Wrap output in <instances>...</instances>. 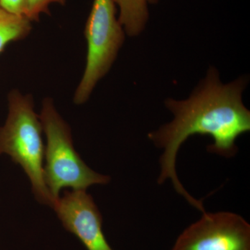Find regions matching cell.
<instances>
[{
	"label": "cell",
	"instance_id": "obj_1",
	"mask_svg": "<svg viewBox=\"0 0 250 250\" xmlns=\"http://www.w3.org/2000/svg\"><path fill=\"white\" fill-rule=\"evenodd\" d=\"M247 83V79L241 77L224 84L218 72L210 67L190 98L166 100V107L172 112L173 120L148 134L154 146L162 150L158 184L170 181L176 192L200 211L205 210L203 203L188 192L177 176V153L190 136L200 134L213 140L207 147L208 152L225 158L236 155L237 139L250 130V111L242 100Z\"/></svg>",
	"mask_w": 250,
	"mask_h": 250
},
{
	"label": "cell",
	"instance_id": "obj_2",
	"mask_svg": "<svg viewBox=\"0 0 250 250\" xmlns=\"http://www.w3.org/2000/svg\"><path fill=\"white\" fill-rule=\"evenodd\" d=\"M8 103L7 118L0 126V154H8L22 167L36 200L53 208L54 201L44 179L43 129L34 111L32 95L12 90L8 95Z\"/></svg>",
	"mask_w": 250,
	"mask_h": 250
},
{
	"label": "cell",
	"instance_id": "obj_3",
	"mask_svg": "<svg viewBox=\"0 0 250 250\" xmlns=\"http://www.w3.org/2000/svg\"><path fill=\"white\" fill-rule=\"evenodd\" d=\"M39 118L46 137L44 179L54 204L65 188L85 190L90 186L110 182L108 176L95 172L81 159L74 147L71 129L52 98L44 99Z\"/></svg>",
	"mask_w": 250,
	"mask_h": 250
},
{
	"label": "cell",
	"instance_id": "obj_4",
	"mask_svg": "<svg viewBox=\"0 0 250 250\" xmlns=\"http://www.w3.org/2000/svg\"><path fill=\"white\" fill-rule=\"evenodd\" d=\"M125 30L116 18L113 0H93L84 29L86 62L74 93L75 104L86 103L99 81L109 71L125 41Z\"/></svg>",
	"mask_w": 250,
	"mask_h": 250
},
{
	"label": "cell",
	"instance_id": "obj_5",
	"mask_svg": "<svg viewBox=\"0 0 250 250\" xmlns=\"http://www.w3.org/2000/svg\"><path fill=\"white\" fill-rule=\"evenodd\" d=\"M171 250H250V225L232 212H204L184 229Z\"/></svg>",
	"mask_w": 250,
	"mask_h": 250
},
{
	"label": "cell",
	"instance_id": "obj_6",
	"mask_svg": "<svg viewBox=\"0 0 250 250\" xmlns=\"http://www.w3.org/2000/svg\"><path fill=\"white\" fill-rule=\"evenodd\" d=\"M53 208L64 228L76 236L87 250H113L104 234L101 213L85 190H65Z\"/></svg>",
	"mask_w": 250,
	"mask_h": 250
},
{
	"label": "cell",
	"instance_id": "obj_7",
	"mask_svg": "<svg viewBox=\"0 0 250 250\" xmlns=\"http://www.w3.org/2000/svg\"><path fill=\"white\" fill-rule=\"evenodd\" d=\"M120 8L118 20L125 32L136 36L142 32L147 22L149 13L146 0H113Z\"/></svg>",
	"mask_w": 250,
	"mask_h": 250
},
{
	"label": "cell",
	"instance_id": "obj_8",
	"mask_svg": "<svg viewBox=\"0 0 250 250\" xmlns=\"http://www.w3.org/2000/svg\"><path fill=\"white\" fill-rule=\"evenodd\" d=\"M31 29V22L27 18L14 16L0 8V54L9 44L27 38Z\"/></svg>",
	"mask_w": 250,
	"mask_h": 250
},
{
	"label": "cell",
	"instance_id": "obj_9",
	"mask_svg": "<svg viewBox=\"0 0 250 250\" xmlns=\"http://www.w3.org/2000/svg\"><path fill=\"white\" fill-rule=\"evenodd\" d=\"M66 0H27L25 17L31 22L39 21L41 14H47L49 5L57 3L64 5Z\"/></svg>",
	"mask_w": 250,
	"mask_h": 250
},
{
	"label": "cell",
	"instance_id": "obj_10",
	"mask_svg": "<svg viewBox=\"0 0 250 250\" xmlns=\"http://www.w3.org/2000/svg\"><path fill=\"white\" fill-rule=\"evenodd\" d=\"M0 8L14 16H24L27 0H0Z\"/></svg>",
	"mask_w": 250,
	"mask_h": 250
},
{
	"label": "cell",
	"instance_id": "obj_11",
	"mask_svg": "<svg viewBox=\"0 0 250 250\" xmlns=\"http://www.w3.org/2000/svg\"><path fill=\"white\" fill-rule=\"evenodd\" d=\"M146 1H147V2L151 3V4H155L159 0H146Z\"/></svg>",
	"mask_w": 250,
	"mask_h": 250
}]
</instances>
